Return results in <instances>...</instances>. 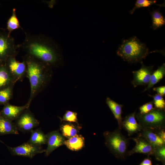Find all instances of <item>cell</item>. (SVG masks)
<instances>
[{
	"instance_id": "cell-1",
	"label": "cell",
	"mask_w": 165,
	"mask_h": 165,
	"mask_svg": "<svg viewBox=\"0 0 165 165\" xmlns=\"http://www.w3.org/2000/svg\"><path fill=\"white\" fill-rule=\"evenodd\" d=\"M25 34L24 40L19 46L26 55L45 64H53L57 61L56 52L42 36Z\"/></svg>"
},
{
	"instance_id": "cell-2",
	"label": "cell",
	"mask_w": 165,
	"mask_h": 165,
	"mask_svg": "<svg viewBox=\"0 0 165 165\" xmlns=\"http://www.w3.org/2000/svg\"><path fill=\"white\" fill-rule=\"evenodd\" d=\"M27 65L26 76L30 85V97L28 103L30 105L34 98L45 85L47 77L46 64L26 55L23 57Z\"/></svg>"
},
{
	"instance_id": "cell-3",
	"label": "cell",
	"mask_w": 165,
	"mask_h": 165,
	"mask_svg": "<svg viewBox=\"0 0 165 165\" xmlns=\"http://www.w3.org/2000/svg\"><path fill=\"white\" fill-rule=\"evenodd\" d=\"M117 55L129 63L141 62L149 53L144 43L136 36L123 40L116 52Z\"/></svg>"
},
{
	"instance_id": "cell-4",
	"label": "cell",
	"mask_w": 165,
	"mask_h": 165,
	"mask_svg": "<svg viewBox=\"0 0 165 165\" xmlns=\"http://www.w3.org/2000/svg\"><path fill=\"white\" fill-rule=\"evenodd\" d=\"M119 128L113 131H107L103 133L105 144L116 158L124 159L127 155L128 141Z\"/></svg>"
},
{
	"instance_id": "cell-5",
	"label": "cell",
	"mask_w": 165,
	"mask_h": 165,
	"mask_svg": "<svg viewBox=\"0 0 165 165\" xmlns=\"http://www.w3.org/2000/svg\"><path fill=\"white\" fill-rule=\"evenodd\" d=\"M135 117L142 128L154 130L165 129V110L154 108L147 114H135Z\"/></svg>"
},
{
	"instance_id": "cell-6",
	"label": "cell",
	"mask_w": 165,
	"mask_h": 165,
	"mask_svg": "<svg viewBox=\"0 0 165 165\" xmlns=\"http://www.w3.org/2000/svg\"><path fill=\"white\" fill-rule=\"evenodd\" d=\"M19 48L11 34L7 31H0V61L2 64L9 58L15 57Z\"/></svg>"
},
{
	"instance_id": "cell-7",
	"label": "cell",
	"mask_w": 165,
	"mask_h": 165,
	"mask_svg": "<svg viewBox=\"0 0 165 165\" xmlns=\"http://www.w3.org/2000/svg\"><path fill=\"white\" fill-rule=\"evenodd\" d=\"M15 121L18 130L23 133L31 132L39 123L29 108L24 110Z\"/></svg>"
},
{
	"instance_id": "cell-8",
	"label": "cell",
	"mask_w": 165,
	"mask_h": 165,
	"mask_svg": "<svg viewBox=\"0 0 165 165\" xmlns=\"http://www.w3.org/2000/svg\"><path fill=\"white\" fill-rule=\"evenodd\" d=\"M4 64L16 82L21 81L26 76L27 65L24 59L20 62L16 59L15 57H11L6 61Z\"/></svg>"
},
{
	"instance_id": "cell-9",
	"label": "cell",
	"mask_w": 165,
	"mask_h": 165,
	"mask_svg": "<svg viewBox=\"0 0 165 165\" xmlns=\"http://www.w3.org/2000/svg\"><path fill=\"white\" fill-rule=\"evenodd\" d=\"M11 154L32 158L37 154L45 152L42 146L32 144L28 142H25L16 147L7 146Z\"/></svg>"
},
{
	"instance_id": "cell-10",
	"label": "cell",
	"mask_w": 165,
	"mask_h": 165,
	"mask_svg": "<svg viewBox=\"0 0 165 165\" xmlns=\"http://www.w3.org/2000/svg\"><path fill=\"white\" fill-rule=\"evenodd\" d=\"M141 63V68L132 72L133 79L132 84L134 87L139 86L147 85L149 82L151 75L153 72L152 66H147L143 64L142 61Z\"/></svg>"
},
{
	"instance_id": "cell-11",
	"label": "cell",
	"mask_w": 165,
	"mask_h": 165,
	"mask_svg": "<svg viewBox=\"0 0 165 165\" xmlns=\"http://www.w3.org/2000/svg\"><path fill=\"white\" fill-rule=\"evenodd\" d=\"M136 143L134 147L128 151L127 155L130 156L135 153H140L148 156L154 154V147L145 138L139 135L137 137L131 138Z\"/></svg>"
},
{
	"instance_id": "cell-12",
	"label": "cell",
	"mask_w": 165,
	"mask_h": 165,
	"mask_svg": "<svg viewBox=\"0 0 165 165\" xmlns=\"http://www.w3.org/2000/svg\"><path fill=\"white\" fill-rule=\"evenodd\" d=\"M47 147L45 155L47 156L54 150L64 145L65 140L63 136L58 130H54L46 134Z\"/></svg>"
},
{
	"instance_id": "cell-13",
	"label": "cell",
	"mask_w": 165,
	"mask_h": 165,
	"mask_svg": "<svg viewBox=\"0 0 165 165\" xmlns=\"http://www.w3.org/2000/svg\"><path fill=\"white\" fill-rule=\"evenodd\" d=\"M30 105L27 103L21 106H17L9 103L4 105L0 111V115L3 117L12 121L15 120L25 109L29 108Z\"/></svg>"
},
{
	"instance_id": "cell-14",
	"label": "cell",
	"mask_w": 165,
	"mask_h": 165,
	"mask_svg": "<svg viewBox=\"0 0 165 165\" xmlns=\"http://www.w3.org/2000/svg\"><path fill=\"white\" fill-rule=\"evenodd\" d=\"M122 127L126 130L129 136L140 132L142 128L136 119L135 112L126 116L123 121Z\"/></svg>"
},
{
	"instance_id": "cell-15",
	"label": "cell",
	"mask_w": 165,
	"mask_h": 165,
	"mask_svg": "<svg viewBox=\"0 0 165 165\" xmlns=\"http://www.w3.org/2000/svg\"><path fill=\"white\" fill-rule=\"evenodd\" d=\"M138 135L145 138L154 147L165 144V141L159 136L155 130L142 128Z\"/></svg>"
},
{
	"instance_id": "cell-16",
	"label": "cell",
	"mask_w": 165,
	"mask_h": 165,
	"mask_svg": "<svg viewBox=\"0 0 165 165\" xmlns=\"http://www.w3.org/2000/svg\"><path fill=\"white\" fill-rule=\"evenodd\" d=\"M106 103L118 122L119 128L122 127L123 118L122 116L123 105L117 103L109 97H107Z\"/></svg>"
},
{
	"instance_id": "cell-17",
	"label": "cell",
	"mask_w": 165,
	"mask_h": 165,
	"mask_svg": "<svg viewBox=\"0 0 165 165\" xmlns=\"http://www.w3.org/2000/svg\"><path fill=\"white\" fill-rule=\"evenodd\" d=\"M64 145L69 149L73 151H78L84 146L85 139L81 135L77 134L65 140Z\"/></svg>"
},
{
	"instance_id": "cell-18",
	"label": "cell",
	"mask_w": 165,
	"mask_h": 165,
	"mask_svg": "<svg viewBox=\"0 0 165 165\" xmlns=\"http://www.w3.org/2000/svg\"><path fill=\"white\" fill-rule=\"evenodd\" d=\"M16 82L4 64L0 65V90L14 85Z\"/></svg>"
},
{
	"instance_id": "cell-19",
	"label": "cell",
	"mask_w": 165,
	"mask_h": 165,
	"mask_svg": "<svg viewBox=\"0 0 165 165\" xmlns=\"http://www.w3.org/2000/svg\"><path fill=\"white\" fill-rule=\"evenodd\" d=\"M19 134L14 123L0 115V135L18 134Z\"/></svg>"
},
{
	"instance_id": "cell-20",
	"label": "cell",
	"mask_w": 165,
	"mask_h": 165,
	"mask_svg": "<svg viewBox=\"0 0 165 165\" xmlns=\"http://www.w3.org/2000/svg\"><path fill=\"white\" fill-rule=\"evenodd\" d=\"M165 75V64L163 63L155 71H153L151 75L150 81L147 87L143 92L149 90L156 84L158 82L164 77Z\"/></svg>"
},
{
	"instance_id": "cell-21",
	"label": "cell",
	"mask_w": 165,
	"mask_h": 165,
	"mask_svg": "<svg viewBox=\"0 0 165 165\" xmlns=\"http://www.w3.org/2000/svg\"><path fill=\"white\" fill-rule=\"evenodd\" d=\"M31 133L30 137L28 142L39 146L46 144V135L40 129L33 130Z\"/></svg>"
},
{
	"instance_id": "cell-22",
	"label": "cell",
	"mask_w": 165,
	"mask_h": 165,
	"mask_svg": "<svg viewBox=\"0 0 165 165\" xmlns=\"http://www.w3.org/2000/svg\"><path fill=\"white\" fill-rule=\"evenodd\" d=\"M81 127L79 125L66 123L61 125L60 130L63 137L69 138L78 134Z\"/></svg>"
},
{
	"instance_id": "cell-23",
	"label": "cell",
	"mask_w": 165,
	"mask_h": 165,
	"mask_svg": "<svg viewBox=\"0 0 165 165\" xmlns=\"http://www.w3.org/2000/svg\"><path fill=\"white\" fill-rule=\"evenodd\" d=\"M151 15L152 22L151 27L153 30H156L165 24V19L159 9L152 11Z\"/></svg>"
},
{
	"instance_id": "cell-24",
	"label": "cell",
	"mask_w": 165,
	"mask_h": 165,
	"mask_svg": "<svg viewBox=\"0 0 165 165\" xmlns=\"http://www.w3.org/2000/svg\"><path fill=\"white\" fill-rule=\"evenodd\" d=\"M14 86H10L0 90V105H4L9 103L13 97Z\"/></svg>"
},
{
	"instance_id": "cell-25",
	"label": "cell",
	"mask_w": 165,
	"mask_h": 165,
	"mask_svg": "<svg viewBox=\"0 0 165 165\" xmlns=\"http://www.w3.org/2000/svg\"><path fill=\"white\" fill-rule=\"evenodd\" d=\"M21 28L16 16V9L14 8L12 10V15L9 19L7 23V31L11 34L13 31Z\"/></svg>"
},
{
	"instance_id": "cell-26",
	"label": "cell",
	"mask_w": 165,
	"mask_h": 165,
	"mask_svg": "<svg viewBox=\"0 0 165 165\" xmlns=\"http://www.w3.org/2000/svg\"><path fill=\"white\" fill-rule=\"evenodd\" d=\"M156 2V0H137L135 3L134 7L130 11V13L132 14L137 9L141 7H149L155 3Z\"/></svg>"
},
{
	"instance_id": "cell-27",
	"label": "cell",
	"mask_w": 165,
	"mask_h": 165,
	"mask_svg": "<svg viewBox=\"0 0 165 165\" xmlns=\"http://www.w3.org/2000/svg\"><path fill=\"white\" fill-rule=\"evenodd\" d=\"M165 144L155 147L154 155L156 159L164 163L165 160Z\"/></svg>"
},
{
	"instance_id": "cell-28",
	"label": "cell",
	"mask_w": 165,
	"mask_h": 165,
	"mask_svg": "<svg viewBox=\"0 0 165 165\" xmlns=\"http://www.w3.org/2000/svg\"><path fill=\"white\" fill-rule=\"evenodd\" d=\"M153 98V103L155 108L164 110L165 101L163 97L157 94L151 96Z\"/></svg>"
},
{
	"instance_id": "cell-29",
	"label": "cell",
	"mask_w": 165,
	"mask_h": 165,
	"mask_svg": "<svg viewBox=\"0 0 165 165\" xmlns=\"http://www.w3.org/2000/svg\"><path fill=\"white\" fill-rule=\"evenodd\" d=\"M77 113L74 112L68 111H66L61 119L62 121H65L70 123H75L78 124Z\"/></svg>"
},
{
	"instance_id": "cell-30",
	"label": "cell",
	"mask_w": 165,
	"mask_h": 165,
	"mask_svg": "<svg viewBox=\"0 0 165 165\" xmlns=\"http://www.w3.org/2000/svg\"><path fill=\"white\" fill-rule=\"evenodd\" d=\"M153 101L146 103L139 108L140 113L141 114H147L151 111L154 108L153 107Z\"/></svg>"
},
{
	"instance_id": "cell-31",
	"label": "cell",
	"mask_w": 165,
	"mask_h": 165,
	"mask_svg": "<svg viewBox=\"0 0 165 165\" xmlns=\"http://www.w3.org/2000/svg\"><path fill=\"white\" fill-rule=\"evenodd\" d=\"M153 90L157 92V94L162 97L165 96V86H162L153 88Z\"/></svg>"
},
{
	"instance_id": "cell-32",
	"label": "cell",
	"mask_w": 165,
	"mask_h": 165,
	"mask_svg": "<svg viewBox=\"0 0 165 165\" xmlns=\"http://www.w3.org/2000/svg\"><path fill=\"white\" fill-rule=\"evenodd\" d=\"M139 165H152L151 160L148 158L144 159Z\"/></svg>"
},
{
	"instance_id": "cell-33",
	"label": "cell",
	"mask_w": 165,
	"mask_h": 165,
	"mask_svg": "<svg viewBox=\"0 0 165 165\" xmlns=\"http://www.w3.org/2000/svg\"><path fill=\"white\" fill-rule=\"evenodd\" d=\"M0 142H2V143H4V142H3L0 139Z\"/></svg>"
},
{
	"instance_id": "cell-34",
	"label": "cell",
	"mask_w": 165,
	"mask_h": 165,
	"mask_svg": "<svg viewBox=\"0 0 165 165\" xmlns=\"http://www.w3.org/2000/svg\"><path fill=\"white\" fill-rule=\"evenodd\" d=\"M2 64L1 62V61H0V65H1V64Z\"/></svg>"
}]
</instances>
